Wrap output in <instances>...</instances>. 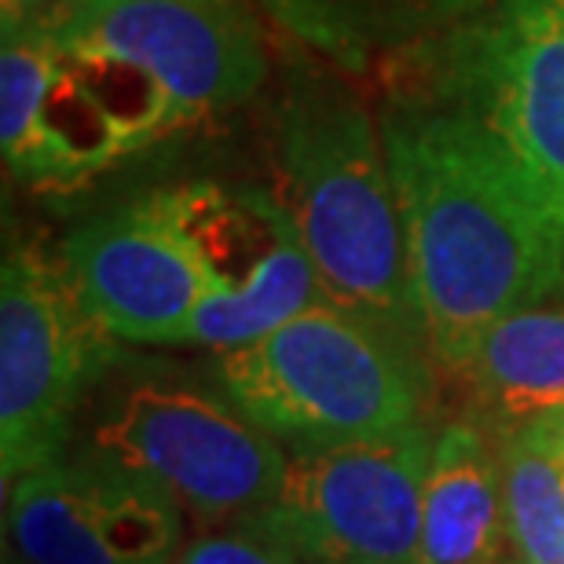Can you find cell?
Wrapping results in <instances>:
<instances>
[{
  "instance_id": "3957f363",
  "label": "cell",
  "mask_w": 564,
  "mask_h": 564,
  "mask_svg": "<svg viewBox=\"0 0 564 564\" xmlns=\"http://www.w3.org/2000/svg\"><path fill=\"white\" fill-rule=\"evenodd\" d=\"M433 375L425 348L326 301L257 341L217 352V389L293 451L429 425Z\"/></svg>"
},
{
  "instance_id": "2e32d148",
  "label": "cell",
  "mask_w": 564,
  "mask_h": 564,
  "mask_svg": "<svg viewBox=\"0 0 564 564\" xmlns=\"http://www.w3.org/2000/svg\"><path fill=\"white\" fill-rule=\"evenodd\" d=\"M506 532L528 564H564V462L521 429L499 436Z\"/></svg>"
},
{
  "instance_id": "4fadbf2b",
  "label": "cell",
  "mask_w": 564,
  "mask_h": 564,
  "mask_svg": "<svg viewBox=\"0 0 564 564\" xmlns=\"http://www.w3.org/2000/svg\"><path fill=\"white\" fill-rule=\"evenodd\" d=\"M462 419L488 433H517L564 408V293L524 304L488 326L447 375Z\"/></svg>"
},
{
  "instance_id": "7a4b0ae2",
  "label": "cell",
  "mask_w": 564,
  "mask_h": 564,
  "mask_svg": "<svg viewBox=\"0 0 564 564\" xmlns=\"http://www.w3.org/2000/svg\"><path fill=\"white\" fill-rule=\"evenodd\" d=\"M282 206L326 304L429 352L386 132L326 74L293 77L279 118Z\"/></svg>"
},
{
  "instance_id": "7c38bea8",
  "label": "cell",
  "mask_w": 564,
  "mask_h": 564,
  "mask_svg": "<svg viewBox=\"0 0 564 564\" xmlns=\"http://www.w3.org/2000/svg\"><path fill=\"white\" fill-rule=\"evenodd\" d=\"M0 143L11 173L37 187H74L129 154L99 99L26 30H4Z\"/></svg>"
},
{
  "instance_id": "9a60e30c",
  "label": "cell",
  "mask_w": 564,
  "mask_h": 564,
  "mask_svg": "<svg viewBox=\"0 0 564 564\" xmlns=\"http://www.w3.org/2000/svg\"><path fill=\"white\" fill-rule=\"evenodd\" d=\"M257 4L315 52L364 70L375 55L447 33L491 0H257Z\"/></svg>"
},
{
  "instance_id": "d6986e66",
  "label": "cell",
  "mask_w": 564,
  "mask_h": 564,
  "mask_svg": "<svg viewBox=\"0 0 564 564\" xmlns=\"http://www.w3.org/2000/svg\"><path fill=\"white\" fill-rule=\"evenodd\" d=\"M521 433L528 440H535V444L543 447V451H550L554 458L564 462V408L543 414V419H535L532 425H524Z\"/></svg>"
},
{
  "instance_id": "ba28073f",
  "label": "cell",
  "mask_w": 564,
  "mask_h": 564,
  "mask_svg": "<svg viewBox=\"0 0 564 564\" xmlns=\"http://www.w3.org/2000/svg\"><path fill=\"white\" fill-rule=\"evenodd\" d=\"M429 52V96L480 121L564 209V0H491Z\"/></svg>"
},
{
  "instance_id": "e0dca14e",
  "label": "cell",
  "mask_w": 564,
  "mask_h": 564,
  "mask_svg": "<svg viewBox=\"0 0 564 564\" xmlns=\"http://www.w3.org/2000/svg\"><path fill=\"white\" fill-rule=\"evenodd\" d=\"M173 564H301V561L275 532H268L250 513L239 517V521L213 524L206 532L184 539Z\"/></svg>"
},
{
  "instance_id": "277c9868",
  "label": "cell",
  "mask_w": 564,
  "mask_h": 564,
  "mask_svg": "<svg viewBox=\"0 0 564 564\" xmlns=\"http://www.w3.org/2000/svg\"><path fill=\"white\" fill-rule=\"evenodd\" d=\"M147 473L202 524L261 513L286 477L290 455L224 392L169 375H137L110 389L93 444Z\"/></svg>"
},
{
  "instance_id": "30bf717a",
  "label": "cell",
  "mask_w": 564,
  "mask_h": 564,
  "mask_svg": "<svg viewBox=\"0 0 564 564\" xmlns=\"http://www.w3.org/2000/svg\"><path fill=\"white\" fill-rule=\"evenodd\" d=\"M22 564H173L184 510L147 473L85 447L4 488Z\"/></svg>"
},
{
  "instance_id": "8992f818",
  "label": "cell",
  "mask_w": 564,
  "mask_h": 564,
  "mask_svg": "<svg viewBox=\"0 0 564 564\" xmlns=\"http://www.w3.org/2000/svg\"><path fill=\"white\" fill-rule=\"evenodd\" d=\"M110 337L77 297L63 257L11 246L0 272V469L4 488L63 458L74 411L104 381Z\"/></svg>"
},
{
  "instance_id": "5b68a950",
  "label": "cell",
  "mask_w": 564,
  "mask_h": 564,
  "mask_svg": "<svg viewBox=\"0 0 564 564\" xmlns=\"http://www.w3.org/2000/svg\"><path fill=\"white\" fill-rule=\"evenodd\" d=\"M4 30L126 66L165 99L176 129L246 104L268 74L264 41L242 0H82Z\"/></svg>"
},
{
  "instance_id": "8fae6325",
  "label": "cell",
  "mask_w": 564,
  "mask_h": 564,
  "mask_svg": "<svg viewBox=\"0 0 564 564\" xmlns=\"http://www.w3.org/2000/svg\"><path fill=\"white\" fill-rule=\"evenodd\" d=\"M63 264L88 315L132 345H187L206 301V272L162 191L82 224Z\"/></svg>"
},
{
  "instance_id": "ffe728a7",
  "label": "cell",
  "mask_w": 564,
  "mask_h": 564,
  "mask_svg": "<svg viewBox=\"0 0 564 564\" xmlns=\"http://www.w3.org/2000/svg\"><path fill=\"white\" fill-rule=\"evenodd\" d=\"M506 564H528V561H521V557H517V561H506Z\"/></svg>"
},
{
  "instance_id": "52a82bcc",
  "label": "cell",
  "mask_w": 564,
  "mask_h": 564,
  "mask_svg": "<svg viewBox=\"0 0 564 564\" xmlns=\"http://www.w3.org/2000/svg\"><path fill=\"white\" fill-rule=\"evenodd\" d=\"M436 433L293 451L275 499L253 513L301 564H422V488Z\"/></svg>"
},
{
  "instance_id": "5bb4252c",
  "label": "cell",
  "mask_w": 564,
  "mask_h": 564,
  "mask_svg": "<svg viewBox=\"0 0 564 564\" xmlns=\"http://www.w3.org/2000/svg\"><path fill=\"white\" fill-rule=\"evenodd\" d=\"M499 436L469 419L436 429L422 488V564H506Z\"/></svg>"
},
{
  "instance_id": "ac0fdd59",
  "label": "cell",
  "mask_w": 564,
  "mask_h": 564,
  "mask_svg": "<svg viewBox=\"0 0 564 564\" xmlns=\"http://www.w3.org/2000/svg\"><path fill=\"white\" fill-rule=\"evenodd\" d=\"M70 4H82V0H4L0 8H4V26H33Z\"/></svg>"
},
{
  "instance_id": "6da1fadb",
  "label": "cell",
  "mask_w": 564,
  "mask_h": 564,
  "mask_svg": "<svg viewBox=\"0 0 564 564\" xmlns=\"http://www.w3.org/2000/svg\"><path fill=\"white\" fill-rule=\"evenodd\" d=\"M436 375L517 308L564 293V209L480 121L440 99L381 118Z\"/></svg>"
},
{
  "instance_id": "9c48e42d",
  "label": "cell",
  "mask_w": 564,
  "mask_h": 564,
  "mask_svg": "<svg viewBox=\"0 0 564 564\" xmlns=\"http://www.w3.org/2000/svg\"><path fill=\"white\" fill-rule=\"evenodd\" d=\"M162 198L206 272V301L187 345L224 352L279 330L323 301L312 257L282 198L217 184L162 191Z\"/></svg>"
}]
</instances>
